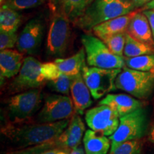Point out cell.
Wrapping results in <instances>:
<instances>
[{
	"mask_svg": "<svg viewBox=\"0 0 154 154\" xmlns=\"http://www.w3.org/2000/svg\"><path fill=\"white\" fill-rule=\"evenodd\" d=\"M70 119L53 123L20 124L8 123L2 127L1 134L17 149H24L55 140L68 126Z\"/></svg>",
	"mask_w": 154,
	"mask_h": 154,
	"instance_id": "1",
	"label": "cell"
},
{
	"mask_svg": "<svg viewBox=\"0 0 154 154\" xmlns=\"http://www.w3.org/2000/svg\"><path fill=\"white\" fill-rule=\"evenodd\" d=\"M59 75L54 61L42 63L32 56H28L24 58L22 68L11 82L9 89L19 92L39 88L45 82L54 79Z\"/></svg>",
	"mask_w": 154,
	"mask_h": 154,
	"instance_id": "2",
	"label": "cell"
},
{
	"mask_svg": "<svg viewBox=\"0 0 154 154\" xmlns=\"http://www.w3.org/2000/svg\"><path fill=\"white\" fill-rule=\"evenodd\" d=\"M134 9L129 0H94L74 24L81 29L89 31L109 19L129 14Z\"/></svg>",
	"mask_w": 154,
	"mask_h": 154,
	"instance_id": "3",
	"label": "cell"
},
{
	"mask_svg": "<svg viewBox=\"0 0 154 154\" xmlns=\"http://www.w3.org/2000/svg\"><path fill=\"white\" fill-rule=\"evenodd\" d=\"M81 40L85 50L86 63L89 66L121 69L126 66L124 57L114 54L97 36L85 34L82 36Z\"/></svg>",
	"mask_w": 154,
	"mask_h": 154,
	"instance_id": "4",
	"label": "cell"
},
{
	"mask_svg": "<svg viewBox=\"0 0 154 154\" xmlns=\"http://www.w3.org/2000/svg\"><path fill=\"white\" fill-rule=\"evenodd\" d=\"M148 126L147 111L142 106L120 117L118 128L110 136L111 150L128 140L140 139L145 135Z\"/></svg>",
	"mask_w": 154,
	"mask_h": 154,
	"instance_id": "5",
	"label": "cell"
},
{
	"mask_svg": "<svg viewBox=\"0 0 154 154\" xmlns=\"http://www.w3.org/2000/svg\"><path fill=\"white\" fill-rule=\"evenodd\" d=\"M115 86L138 99H148L154 90V72L124 67L116 79Z\"/></svg>",
	"mask_w": 154,
	"mask_h": 154,
	"instance_id": "6",
	"label": "cell"
},
{
	"mask_svg": "<svg viewBox=\"0 0 154 154\" xmlns=\"http://www.w3.org/2000/svg\"><path fill=\"white\" fill-rule=\"evenodd\" d=\"M42 101L41 88L11 96L7 103V113L11 123H20L30 118L38 110Z\"/></svg>",
	"mask_w": 154,
	"mask_h": 154,
	"instance_id": "7",
	"label": "cell"
},
{
	"mask_svg": "<svg viewBox=\"0 0 154 154\" xmlns=\"http://www.w3.org/2000/svg\"><path fill=\"white\" fill-rule=\"evenodd\" d=\"M120 69H102L98 67H84L82 76L94 99H99L109 92L116 89L115 81L120 73Z\"/></svg>",
	"mask_w": 154,
	"mask_h": 154,
	"instance_id": "8",
	"label": "cell"
},
{
	"mask_svg": "<svg viewBox=\"0 0 154 154\" xmlns=\"http://www.w3.org/2000/svg\"><path fill=\"white\" fill-rule=\"evenodd\" d=\"M70 23L69 19L52 14L46 44L47 54L50 57L58 59L66 53L71 36Z\"/></svg>",
	"mask_w": 154,
	"mask_h": 154,
	"instance_id": "9",
	"label": "cell"
},
{
	"mask_svg": "<svg viewBox=\"0 0 154 154\" xmlns=\"http://www.w3.org/2000/svg\"><path fill=\"white\" fill-rule=\"evenodd\" d=\"M73 101L68 96L51 94L44 100L36 116L37 123H53L69 119L74 111Z\"/></svg>",
	"mask_w": 154,
	"mask_h": 154,
	"instance_id": "10",
	"label": "cell"
},
{
	"mask_svg": "<svg viewBox=\"0 0 154 154\" xmlns=\"http://www.w3.org/2000/svg\"><path fill=\"white\" fill-rule=\"evenodd\" d=\"M85 121L91 130L110 136L118 128L120 118L109 106L99 104L86 111Z\"/></svg>",
	"mask_w": 154,
	"mask_h": 154,
	"instance_id": "11",
	"label": "cell"
},
{
	"mask_svg": "<svg viewBox=\"0 0 154 154\" xmlns=\"http://www.w3.org/2000/svg\"><path fill=\"white\" fill-rule=\"evenodd\" d=\"M45 24L41 17H35L26 23L19 36L17 49L24 54L33 55L38 51L42 43Z\"/></svg>",
	"mask_w": 154,
	"mask_h": 154,
	"instance_id": "12",
	"label": "cell"
},
{
	"mask_svg": "<svg viewBox=\"0 0 154 154\" xmlns=\"http://www.w3.org/2000/svg\"><path fill=\"white\" fill-rule=\"evenodd\" d=\"M51 13L74 23L82 16L94 0H48Z\"/></svg>",
	"mask_w": 154,
	"mask_h": 154,
	"instance_id": "13",
	"label": "cell"
},
{
	"mask_svg": "<svg viewBox=\"0 0 154 154\" xmlns=\"http://www.w3.org/2000/svg\"><path fill=\"white\" fill-rule=\"evenodd\" d=\"M84 131L85 126L82 118L75 114L70 120L68 126L57 138L56 141L61 147L72 151L80 146Z\"/></svg>",
	"mask_w": 154,
	"mask_h": 154,
	"instance_id": "14",
	"label": "cell"
},
{
	"mask_svg": "<svg viewBox=\"0 0 154 154\" xmlns=\"http://www.w3.org/2000/svg\"><path fill=\"white\" fill-rule=\"evenodd\" d=\"M24 54L16 50L5 49L0 52V77L1 84L6 79L16 76L22 68Z\"/></svg>",
	"mask_w": 154,
	"mask_h": 154,
	"instance_id": "15",
	"label": "cell"
},
{
	"mask_svg": "<svg viewBox=\"0 0 154 154\" xmlns=\"http://www.w3.org/2000/svg\"><path fill=\"white\" fill-rule=\"evenodd\" d=\"M101 105H107L118 114L119 118L143 106V103L129 95L124 94H108L99 102Z\"/></svg>",
	"mask_w": 154,
	"mask_h": 154,
	"instance_id": "16",
	"label": "cell"
},
{
	"mask_svg": "<svg viewBox=\"0 0 154 154\" xmlns=\"http://www.w3.org/2000/svg\"><path fill=\"white\" fill-rule=\"evenodd\" d=\"M71 94L75 111L79 114H83L84 110L91 105L92 100L91 91L84 82L82 72L74 76L71 85Z\"/></svg>",
	"mask_w": 154,
	"mask_h": 154,
	"instance_id": "17",
	"label": "cell"
},
{
	"mask_svg": "<svg viewBox=\"0 0 154 154\" xmlns=\"http://www.w3.org/2000/svg\"><path fill=\"white\" fill-rule=\"evenodd\" d=\"M126 32L135 39L154 47V39L149 19L143 13L137 12L130 21Z\"/></svg>",
	"mask_w": 154,
	"mask_h": 154,
	"instance_id": "18",
	"label": "cell"
},
{
	"mask_svg": "<svg viewBox=\"0 0 154 154\" xmlns=\"http://www.w3.org/2000/svg\"><path fill=\"white\" fill-rule=\"evenodd\" d=\"M136 13L137 11H133L129 14L109 19L96 26L92 30L95 35L99 38L121 32H126L130 21Z\"/></svg>",
	"mask_w": 154,
	"mask_h": 154,
	"instance_id": "19",
	"label": "cell"
},
{
	"mask_svg": "<svg viewBox=\"0 0 154 154\" xmlns=\"http://www.w3.org/2000/svg\"><path fill=\"white\" fill-rule=\"evenodd\" d=\"M86 52L83 47L72 57L66 59L58 58L54 62L60 74L76 76L82 72L83 69L86 65Z\"/></svg>",
	"mask_w": 154,
	"mask_h": 154,
	"instance_id": "20",
	"label": "cell"
},
{
	"mask_svg": "<svg viewBox=\"0 0 154 154\" xmlns=\"http://www.w3.org/2000/svg\"><path fill=\"white\" fill-rule=\"evenodd\" d=\"M110 140L101 133L87 130L83 139L86 154H107L111 144Z\"/></svg>",
	"mask_w": 154,
	"mask_h": 154,
	"instance_id": "21",
	"label": "cell"
},
{
	"mask_svg": "<svg viewBox=\"0 0 154 154\" xmlns=\"http://www.w3.org/2000/svg\"><path fill=\"white\" fill-rule=\"evenodd\" d=\"M22 22V17L17 10L4 4L0 9V32L16 33Z\"/></svg>",
	"mask_w": 154,
	"mask_h": 154,
	"instance_id": "22",
	"label": "cell"
},
{
	"mask_svg": "<svg viewBox=\"0 0 154 154\" xmlns=\"http://www.w3.org/2000/svg\"><path fill=\"white\" fill-rule=\"evenodd\" d=\"M57 140V139H56ZM49 142L40 145L19 149L7 154H69L72 151L58 145L57 141Z\"/></svg>",
	"mask_w": 154,
	"mask_h": 154,
	"instance_id": "23",
	"label": "cell"
},
{
	"mask_svg": "<svg viewBox=\"0 0 154 154\" xmlns=\"http://www.w3.org/2000/svg\"><path fill=\"white\" fill-rule=\"evenodd\" d=\"M154 54V47L135 39L126 32L124 56L126 58Z\"/></svg>",
	"mask_w": 154,
	"mask_h": 154,
	"instance_id": "24",
	"label": "cell"
},
{
	"mask_svg": "<svg viewBox=\"0 0 154 154\" xmlns=\"http://www.w3.org/2000/svg\"><path fill=\"white\" fill-rule=\"evenodd\" d=\"M124 60L126 66L134 70L150 72L154 68V54L131 58L125 57Z\"/></svg>",
	"mask_w": 154,
	"mask_h": 154,
	"instance_id": "25",
	"label": "cell"
},
{
	"mask_svg": "<svg viewBox=\"0 0 154 154\" xmlns=\"http://www.w3.org/2000/svg\"><path fill=\"white\" fill-rule=\"evenodd\" d=\"M126 32H121V33L105 36L101 39L104 42L106 45L114 54L123 57L125 43H126Z\"/></svg>",
	"mask_w": 154,
	"mask_h": 154,
	"instance_id": "26",
	"label": "cell"
},
{
	"mask_svg": "<svg viewBox=\"0 0 154 154\" xmlns=\"http://www.w3.org/2000/svg\"><path fill=\"white\" fill-rule=\"evenodd\" d=\"M74 76H68L66 74H60L54 79L49 81L48 86L50 89L54 91L68 96L69 91H71V85Z\"/></svg>",
	"mask_w": 154,
	"mask_h": 154,
	"instance_id": "27",
	"label": "cell"
},
{
	"mask_svg": "<svg viewBox=\"0 0 154 154\" xmlns=\"http://www.w3.org/2000/svg\"><path fill=\"white\" fill-rule=\"evenodd\" d=\"M143 144L140 139L128 140L120 144L109 154H142Z\"/></svg>",
	"mask_w": 154,
	"mask_h": 154,
	"instance_id": "28",
	"label": "cell"
},
{
	"mask_svg": "<svg viewBox=\"0 0 154 154\" xmlns=\"http://www.w3.org/2000/svg\"><path fill=\"white\" fill-rule=\"evenodd\" d=\"M45 0H6L5 4L15 10L33 9L42 5Z\"/></svg>",
	"mask_w": 154,
	"mask_h": 154,
	"instance_id": "29",
	"label": "cell"
},
{
	"mask_svg": "<svg viewBox=\"0 0 154 154\" xmlns=\"http://www.w3.org/2000/svg\"><path fill=\"white\" fill-rule=\"evenodd\" d=\"M19 36L16 33L0 32V49H12L14 46H17Z\"/></svg>",
	"mask_w": 154,
	"mask_h": 154,
	"instance_id": "30",
	"label": "cell"
},
{
	"mask_svg": "<svg viewBox=\"0 0 154 154\" xmlns=\"http://www.w3.org/2000/svg\"><path fill=\"white\" fill-rule=\"evenodd\" d=\"M143 13L146 15L151 26L152 34H153V37L154 39V9H147V10H143Z\"/></svg>",
	"mask_w": 154,
	"mask_h": 154,
	"instance_id": "31",
	"label": "cell"
},
{
	"mask_svg": "<svg viewBox=\"0 0 154 154\" xmlns=\"http://www.w3.org/2000/svg\"><path fill=\"white\" fill-rule=\"evenodd\" d=\"M151 1V0H132L131 2L133 4V5H134V7H135V9H136L138 8V7L145 6Z\"/></svg>",
	"mask_w": 154,
	"mask_h": 154,
	"instance_id": "32",
	"label": "cell"
},
{
	"mask_svg": "<svg viewBox=\"0 0 154 154\" xmlns=\"http://www.w3.org/2000/svg\"><path fill=\"white\" fill-rule=\"evenodd\" d=\"M85 149H83L82 146H79L78 147L73 149L69 154H85Z\"/></svg>",
	"mask_w": 154,
	"mask_h": 154,
	"instance_id": "33",
	"label": "cell"
},
{
	"mask_svg": "<svg viewBox=\"0 0 154 154\" xmlns=\"http://www.w3.org/2000/svg\"><path fill=\"white\" fill-rule=\"evenodd\" d=\"M148 138H149V140H150V141L154 143V123L151 126V128H150V131L149 132V136H148Z\"/></svg>",
	"mask_w": 154,
	"mask_h": 154,
	"instance_id": "34",
	"label": "cell"
},
{
	"mask_svg": "<svg viewBox=\"0 0 154 154\" xmlns=\"http://www.w3.org/2000/svg\"><path fill=\"white\" fill-rule=\"evenodd\" d=\"M147 9H154V0H151L150 2L144 6L143 10H147Z\"/></svg>",
	"mask_w": 154,
	"mask_h": 154,
	"instance_id": "35",
	"label": "cell"
}]
</instances>
